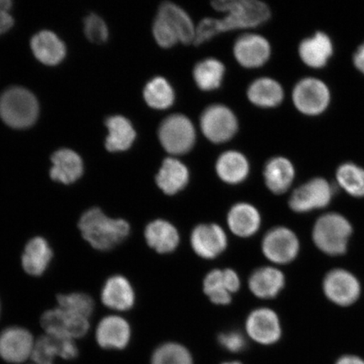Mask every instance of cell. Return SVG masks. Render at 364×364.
Here are the masks:
<instances>
[{"label": "cell", "mask_w": 364, "mask_h": 364, "mask_svg": "<svg viewBox=\"0 0 364 364\" xmlns=\"http://www.w3.org/2000/svg\"><path fill=\"white\" fill-rule=\"evenodd\" d=\"M212 6L228 15L223 19L207 18L200 22L196 28L195 45L225 31L257 27L269 19L271 15L267 4L257 0H218L212 2Z\"/></svg>", "instance_id": "obj_1"}, {"label": "cell", "mask_w": 364, "mask_h": 364, "mask_svg": "<svg viewBox=\"0 0 364 364\" xmlns=\"http://www.w3.org/2000/svg\"><path fill=\"white\" fill-rule=\"evenodd\" d=\"M78 226L83 238L100 252H108L117 247L130 233L129 223L122 218H110L98 208L85 211L80 218Z\"/></svg>", "instance_id": "obj_2"}, {"label": "cell", "mask_w": 364, "mask_h": 364, "mask_svg": "<svg viewBox=\"0 0 364 364\" xmlns=\"http://www.w3.org/2000/svg\"><path fill=\"white\" fill-rule=\"evenodd\" d=\"M38 113V100L24 88L9 89L0 97V117L13 129H26L33 125Z\"/></svg>", "instance_id": "obj_3"}, {"label": "cell", "mask_w": 364, "mask_h": 364, "mask_svg": "<svg viewBox=\"0 0 364 364\" xmlns=\"http://www.w3.org/2000/svg\"><path fill=\"white\" fill-rule=\"evenodd\" d=\"M352 227L345 218L329 213L318 218L313 230L314 242L326 254L336 256L347 249Z\"/></svg>", "instance_id": "obj_4"}, {"label": "cell", "mask_w": 364, "mask_h": 364, "mask_svg": "<svg viewBox=\"0 0 364 364\" xmlns=\"http://www.w3.org/2000/svg\"><path fill=\"white\" fill-rule=\"evenodd\" d=\"M159 136L164 149L176 156L188 153L193 149L196 134L192 122L188 117L176 114L162 122Z\"/></svg>", "instance_id": "obj_5"}, {"label": "cell", "mask_w": 364, "mask_h": 364, "mask_svg": "<svg viewBox=\"0 0 364 364\" xmlns=\"http://www.w3.org/2000/svg\"><path fill=\"white\" fill-rule=\"evenodd\" d=\"M293 101L300 112L317 116L324 112L331 102V92L324 82L315 78L299 81L293 92Z\"/></svg>", "instance_id": "obj_6"}, {"label": "cell", "mask_w": 364, "mask_h": 364, "mask_svg": "<svg viewBox=\"0 0 364 364\" xmlns=\"http://www.w3.org/2000/svg\"><path fill=\"white\" fill-rule=\"evenodd\" d=\"M41 325L46 334L72 340L84 338L90 327L88 318L73 315L58 307L46 311L41 317Z\"/></svg>", "instance_id": "obj_7"}, {"label": "cell", "mask_w": 364, "mask_h": 364, "mask_svg": "<svg viewBox=\"0 0 364 364\" xmlns=\"http://www.w3.org/2000/svg\"><path fill=\"white\" fill-rule=\"evenodd\" d=\"M201 129L213 143H225L238 129L237 120L229 108L221 105L209 107L201 117Z\"/></svg>", "instance_id": "obj_8"}, {"label": "cell", "mask_w": 364, "mask_h": 364, "mask_svg": "<svg viewBox=\"0 0 364 364\" xmlns=\"http://www.w3.org/2000/svg\"><path fill=\"white\" fill-rule=\"evenodd\" d=\"M299 250L297 236L284 227L271 230L262 240L264 256L273 263L287 264L294 261Z\"/></svg>", "instance_id": "obj_9"}, {"label": "cell", "mask_w": 364, "mask_h": 364, "mask_svg": "<svg viewBox=\"0 0 364 364\" xmlns=\"http://www.w3.org/2000/svg\"><path fill=\"white\" fill-rule=\"evenodd\" d=\"M36 341L28 330L19 326L8 327L0 333V358L13 364L31 358Z\"/></svg>", "instance_id": "obj_10"}, {"label": "cell", "mask_w": 364, "mask_h": 364, "mask_svg": "<svg viewBox=\"0 0 364 364\" xmlns=\"http://www.w3.org/2000/svg\"><path fill=\"white\" fill-rule=\"evenodd\" d=\"M331 197L332 188L328 181L315 178L294 191L289 200V206L294 212L306 213L326 207Z\"/></svg>", "instance_id": "obj_11"}, {"label": "cell", "mask_w": 364, "mask_h": 364, "mask_svg": "<svg viewBox=\"0 0 364 364\" xmlns=\"http://www.w3.org/2000/svg\"><path fill=\"white\" fill-rule=\"evenodd\" d=\"M245 328L250 338L262 345L274 344L282 336L279 318L268 308L257 309L250 313Z\"/></svg>", "instance_id": "obj_12"}, {"label": "cell", "mask_w": 364, "mask_h": 364, "mask_svg": "<svg viewBox=\"0 0 364 364\" xmlns=\"http://www.w3.org/2000/svg\"><path fill=\"white\" fill-rule=\"evenodd\" d=\"M75 340L45 334L36 341L31 360L38 364H54L57 358L73 360L78 357Z\"/></svg>", "instance_id": "obj_13"}, {"label": "cell", "mask_w": 364, "mask_h": 364, "mask_svg": "<svg viewBox=\"0 0 364 364\" xmlns=\"http://www.w3.org/2000/svg\"><path fill=\"white\" fill-rule=\"evenodd\" d=\"M194 252L203 259L220 256L227 248L228 238L224 230L216 224H203L195 228L191 235Z\"/></svg>", "instance_id": "obj_14"}, {"label": "cell", "mask_w": 364, "mask_h": 364, "mask_svg": "<svg viewBox=\"0 0 364 364\" xmlns=\"http://www.w3.org/2000/svg\"><path fill=\"white\" fill-rule=\"evenodd\" d=\"M324 290L332 302L346 306L356 301L360 293V286L351 273L334 270L326 277Z\"/></svg>", "instance_id": "obj_15"}, {"label": "cell", "mask_w": 364, "mask_h": 364, "mask_svg": "<svg viewBox=\"0 0 364 364\" xmlns=\"http://www.w3.org/2000/svg\"><path fill=\"white\" fill-rule=\"evenodd\" d=\"M95 338L100 347L107 350H122L129 345L131 328L124 318L109 316L100 321Z\"/></svg>", "instance_id": "obj_16"}, {"label": "cell", "mask_w": 364, "mask_h": 364, "mask_svg": "<svg viewBox=\"0 0 364 364\" xmlns=\"http://www.w3.org/2000/svg\"><path fill=\"white\" fill-rule=\"evenodd\" d=\"M234 53L236 59L245 68H257L270 57L271 48L267 41L256 34H247L236 41Z\"/></svg>", "instance_id": "obj_17"}, {"label": "cell", "mask_w": 364, "mask_h": 364, "mask_svg": "<svg viewBox=\"0 0 364 364\" xmlns=\"http://www.w3.org/2000/svg\"><path fill=\"white\" fill-rule=\"evenodd\" d=\"M105 306L117 311H127L134 306L135 292L125 277L115 275L106 281L101 295Z\"/></svg>", "instance_id": "obj_18"}, {"label": "cell", "mask_w": 364, "mask_h": 364, "mask_svg": "<svg viewBox=\"0 0 364 364\" xmlns=\"http://www.w3.org/2000/svg\"><path fill=\"white\" fill-rule=\"evenodd\" d=\"M53 257V250L48 240L36 236L26 245L21 257V265L27 274L40 277L48 270Z\"/></svg>", "instance_id": "obj_19"}, {"label": "cell", "mask_w": 364, "mask_h": 364, "mask_svg": "<svg viewBox=\"0 0 364 364\" xmlns=\"http://www.w3.org/2000/svg\"><path fill=\"white\" fill-rule=\"evenodd\" d=\"M144 237L150 248L159 254L174 252L180 243V235L171 223L164 220L150 222L145 228Z\"/></svg>", "instance_id": "obj_20"}, {"label": "cell", "mask_w": 364, "mask_h": 364, "mask_svg": "<svg viewBox=\"0 0 364 364\" xmlns=\"http://www.w3.org/2000/svg\"><path fill=\"white\" fill-rule=\"evenodd\" d=\"M52 164L50 176L53 181L60 183H75L83 175V162L78 154L73 150H58L53 154Z\"/></svg>", "instance_id": "obj_21"}, {"label": "cell", "mask_w": 364, "mask_h": 364, "mask_svg": "<svg viewBox=\"0 0 364 364\" xmlns=\"http://www.w3.org/2000/svg\"><path fill=\"white\" fill-rule=\"evenodd\" d=\"M333 43L328 35L317 33L299 45V53L302 61L309 67H325L333 55Z\"/></svg>", "instance_id": "obj_22"}, {"label": "cell", "mask_w": 364, "mask_h": 364, "mask_svg": "<svg viewBox=\"0 0 364 364\" xmlns=\"http://www.w3.org/2000/svg\"><path fill=\"white\" fill-rule=\"evenodd\" d=\"M260 213L252 204L240 203L232 207L227 217L230 230L239 237H250L260 229Z\"/></svg>", "instance_id": "obj_23"}, {"label": "cell", "mask_w": 364, "mask_h": 364, "mask_svg": "<svg viewBox=\"0 0 364 364\" xmlns=\"http://www.w3.org/2000/svg\"><path fill=\"white\" fill-rule=\"evenodd\" d=\"M284 273L275 267L259 268L250 275L248 285L252 293L257 298L269 299L277 297L284 289Z\"/></svg>", "instance_id": "obj_24"}, {"label": "cell", "mask_w": 364, "mask_h": 364, "mask_svg": "<svg viewBox=\"0 0 364 364\" xmlns=\"http://www.w3.org/2000/svg\"><path fill=\"white\" fill-rule=\"evenodd\" d=\"M31 47L35 57L46 65H58L66 55L65 45L56 34L48 31L35 35L31 40Z\"/></svg>", "instance_id": "obj_25"}, {"label": "cell", "mask_w": 364, "mask_h": 364, "mask_svg": "<svg viewBox=\"0 0 364 364\" xmlns=\"http://www.w3.org/2000/svg\"><path fill=\"white\" fill-rule=\"evenodd\" d=\"M158 16L162 18L177 36L181 43H194L196 28L189 16L181 8L171 2L163 3L159 9Z\"/></svg>", "instance_id": "obj_26"}, {"label": "cell", "mask_w": 364, "mask_h": 364, "mask_svg": "<svg viewBox=\"0 0 364 364\" xmlns=\"http://www.w3.org/2000/svg\"><path fill=\"white\" fill-rule=\"evenodd\" d=\"M189 181V171L183 164L174 158H168L156 176L159 188L167 195H175L183 190Z\"/></svg>", "instance_id": "obj_27"}, {"label": "cell", "mask_w": 364, "mask_h": 364, "mask_svg": "<svg viewBox=\"0 0 364 364\" xmlns=\"http://www.w3.org/2000/svg\"><path fill=\"white\" fill-rule=\"evenodd\" d=\"M294 168L289 159L277 157L267 164L264 178L268 189L275 194H283L292 185Z\"/></svg>", "instance_id": "obj_28"}, {"label": "cell", "mask_w": 364, "mask_h": 364, "mask_svg": "<svg viewBox=\"0 0 364 364\" xmlns=\"http://www.w3.org/2000/svg\"><path fill=\"white\" fill-rule=\"evenodd\" d=\"M108 136L107 149L110 152L124 151L133 144L136 134L131 122L121 116L109 117L106 122Z\"/></svg>", "instance_id": "obj_29"}, {"label": "cell", "mask_w": 364, "mask_h": 364, "mask_svg": "<svg viewBox=\"0 0 364 364\" xmlns=\"http://www.w3.org/2000/svg\"><path fill=\"white\" fill-rule=\"evenodd\" d=\"M249 170L247 159L243 154L235 151L223 154L216 165L218 176L229 184H238L244 181L248 176Z\"/></svg>", "instance_id": "obj_30"}, {"label": "cell", "mask_w": 364, "mask_h": 364, "mask_svg": "<svg viewBox=\"0 0 364 364\" xmlns=\"http://www.w3.org/2000/svg\"><path fill=\"white\" fill-rule=\"evenodd\" d=\"M283 88L277 81L262 78L250 86L248 97L250 102L262 107H274L283 102Z\"/></svg>", "instance_id": "obj_31"}, {"label": "cell", "mask_w": 364, "mask_h": 364, "mask_svg": "<svg viewBox=\"0 0 364 364\" xmlns=\"http://www.w3.org/2000/svg\"><path fill=\"white\" fill-rule=\"evenodd\" d=\"M225 75V66L216 59L209 58L198 63L194 68V79L203 90H213L220 87Z\"/></svg>", "instance_id": "obj_32"}, {"label": "cell", "mask_w": 364, "mask_h": 364, "mask_svg": "<svg viewBox=\"0 0 364 364\" xmlns=\"http://www.w3.org/2000/svg\"><path fill=\"white\" fill-rule=\"evenodd\" d=\"M144 97L149 107L159 110L170 107L175 100L171 86L161 77L149 82L145 86Z\"/></svg>", "instance_id": "obj_33"}, {"label": "cell", "mask_w": 364, "mask_h": 364, "mask_svg": "<svg viewBox=\"0 0 364 364\" xmlns=\"http://www.w3.org/2000/svg\"><path fill=\"white\" fill-rule=\"evenodd\" d=\"M336 179L346 192L354 197H364V169L353 163H345L336 171Z\"/></svg>", "instance_id": "obj_34"}, {"label": "cell", "mask_w": 364, "mask_h": 364, "mask_svg": "<svg viewBox=\"0 0 364 364\" xmlns=\"http://www.w3.org/2000/svg\"><path fill=\"white\" fill-rule=\"evenodd\" d=\"M57 301L58 308L88 320L92 316L95 311L93 299L84 293L59 294Z\"/></svg>", "instance_id": "obj_35"}, {"label": "cell", "mask_w": 364, "mask_h": 364, "mask_svg": "<svg viewBox=\"0 0 364 364\" xmlns=\"http://www.w3.org/2000/svg\"><path fill=\"white\" fill-rule=\"evenodd\" d=\"M204 293L211 302L218 306H227L232 300V294L227 290L223 270L215 269L208 272L203 280Z\"/></svg>", "instance_id": "obj_36"}, {"label": "cell", "mask_w": 364, "mask_h": 364, "mask_svg": "<svg viewBox=\"0 0 364 364\" xmlns=\"http://www.w3.org/2000/svg\"><path fill=\"white\" fill-rule=\"evenodd\" d=\"M151 364H193L188 350L177 343H166L154 351Z\"/></svg>", "instance_id": "obj_37"}, {"label": "cell", "mask_w": 364, "mask_h": 364, "mask_svg": "<svg viewBox=\"0 0 364 364\" xmlns=\"http://www.w3.org/2000/svg\"><path fill=\"white\" fill-rule=\"evenodd\" d=\"M85 33L90 42L101 44L108 38L106 23L97 15H90L85 20Z\"/></svg>", "instance_id": "obj_38"}, {"label": "cell", "mask_w": 364, "mask_h": 364, "mask_svg": "<svg viewBox=\"0 0 364 364\" xmlns=\"http://www.w3.org/2000/svg\"><path fill=\"white\" fill-rule=\"evenodd\" d=\"M154 38L161 47L168 48L180 42L177 36L167 23L159 16H156L153 26Z\"/></svg>", "instance_id": "obj_39"}, {"label": "cell", "mask_w": 364, "mask_h": 364, "mask_svg": "<svg viewBox=\"0 0 364 364\" xmlns=\"http://www.w3.org/2000/svg\"><path fill=\"white\" fill-rule=\"evenodd\" d=\"M218 341L223 348L232 353H239L245 349L247 341L238 331H230L218 336Z\"/></svg>", "instance_id": "obj_40"}, {"label": "cell", "mask_w": 364, "mask_h": 364, "mask_svg": "<svg viewBox=\"0 0 364 364\" xmlns=\"http://www.w3.org/2000/svg\"><path fill=\"white\" fill-rule=\"evenodd\" d=\"M12 2L10 0H0V35L6 33L14 25L10 15Z\"/></svg>", "instance_id": "obj_41"}, {"label": "cell", "mask_w": 364, "mask_h": 364, "mask_svg": "<svg viewBox=\"0 0 364 364\" xmlns=\"http://www.w3.org/2000/svg\"><path fill=\"white\" fill-rule=\"evenodd\" d=\"M223 273H224V282L227 290L231 294L237 292L240 288V280L237 273L232 269L223 270Z\"/></svg>", "instance_id": "obj_42"}, {"label": "cell", "mask_w": 364, "mask_h": 364, "mask_svg": "<svg viewBox=\"0 0 364 364\" xmlns=\"http://www.w3.org/2000/svg\"><path fill=\"white\" fill-rule=\"evenodd\" d=\"M354 66L364 75V43L359 46L353 55Z\"/></svg>", "instance_id": "obj_43"}, {"label": "cell", "mask_w": 364, "mask_h": 364, "mask_svg": "<svg viewBox=\"0 0 364 364\" xmlns=\"http://www.w3.org/2000/svg\"><path fill=\"white\" fill-rule=\"evenodd\" d=\"M336 364H364V361L358 357L344 356L341 358Z\"/></svg>", "instance_id": "obj_44"}, {"label": "cell", "mask_w": 364, "mask_h": 364, "mask_svg": "<svg viewBox=\"0 0 364 364\" xmlns=\"http://www.w3.org/2000/svg\"><path fill=\"white\" fill-rule=\"evenodd\" d=\"M222 364H241V363L239 362H230V363H222Z\"/></svg>", "instance_id": "obj_45"}, {"label": "cell", "mask_w": 364, "mask_h": 364, "mask_svg": "<svg viewBox=\"0 0 364 364\" xmlns=\"http://www.w3.org/2000/svg\"><path fill=\"white\" fill-rule=\"evenodd\" d=\"M29 364H38V363H33H33H29Z\"/></svg>", "instance_id": "obj_46"}, {"label": "cell", "mask_w": 364, "mask_h": 364, "mask_svg": "<svg viewBox=\"0 0 364 364\" xmlns=\"http://www.w3.org/2000/svg\"><path fill=\"white\" fill-rule=\"evenodd\" d=\"M0 312H1V306H0Z\"/></svg>", "instance_id": "obj_47"}]
</instances>
